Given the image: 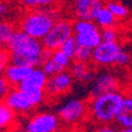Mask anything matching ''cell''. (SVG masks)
I'll use <instances>...</instances> for the list:
<instances>
[{
    "mask_svg": "<svg viewBox=\"0 0 132 132\" xmlns=\"http://www.w3.org/2000/svg\"><path fill=\"white\" fill-rule=\"evenodd\" d=\"M114 123L120 129L132 128V93L124 96L123 104Z\"/></svg>",
    "mask_w": 132,
    "mask_h": 132,
    "instance_id": "obj_15",
    "label": "cell"
},
{
    "mask_svg": "<svg viewBox=\"0 0 132 132\" xmlns=\"http://www.w3.org/2000/svg\"><path fill=\"white\" fill-rule=\"evenodd\" d=\"M93 21L101 29L108 27H115V24H117V19H115V17L106 5H104L97 11Z\"/></svg>",
    "mask_w": 132,
    "mask_h": 132,
    "instance_id": "obj_17",
    "label": "cell"
},
{
    "mask_svg": "<svg viewBox=\"0 0 132 132\" xmlns=\"http://www.w3.org/2000/svg\"><path fill=\"white\" fill-rule=\"evenodd\" d=\"M16 122V112L3 101H0V130L11 129Z\"/></svg>",
    "mask_w": 132,
    "mask_h": 132,
    "instance_id": "obj_18",
    "label": "cell"
},
{
    "mask_svg": "<svg viewBox=\"0 0 132 132\" xmlns=\"http://www.w3.org/2000/svg\"><path fill=\"white\" fill-rule=\"evenodd\" d=\"M106 6L112 13V15L114 16L117 20L125 19L129 16V9L125 4H123L120 1H117V0H110L106 4Z\"/></svg>",
    "mask_w": 132,
    "mask_h": 132,
    "instance_id": "obj_21",
    "label": "cell"
},
{
    "mask_svg": "<svg viewBox=\"0 0 132 132\" xmlns=\"http://www.w3.org/2000/svg\"><path fill=\"white\" fill-rule=\"evenodd\" d=\"M73 78L69 71H62L54 77L48 78L45 87V96L48 98H57L66 94L72 87Z\"/></svg>",
    "mask_w": 132,
    "mask_h": 132,
    "instance_id": "obj_10",
    "label": "cell"
},
{
    "mask_svg": "<svg viewBox=\"0 0 132 132\" xmlns=\"http://www.w3.org/2000/svg\"><path fill=\"white\" fill-rule=\"evenodd\" d=\"M75 40L78 44V46L82 47H87L90 49H94L100 45L103 40H102V34L100 29H96L93 31L85 32V34H80V35H75Z\"/></svg>",
    "mask_w": 132,
    "mask_h": 132,
    "instance_id": "obj_16",
    "label": "cell"
},
{
    "mask_svg": "<svg viewBox=\"0 0 132 132\" xmlns=\"http://www.w3.org/2000/svg\"><path fill=\"white\" fill-rule=\"evenodd\" d=\"M95 132H119V130H117L112 125H104L98 127Z\"/></svg>",
    "mask_w": 132,
    "mask_h": 132,
    "instance_id": "obj_32",
    "label": "cell"
},
{
    "mask_svg": "<svg viewBox=\"0 0 132 132\" xmlns=\"http://www.w3.org/2000/svg\"><path fill=\"white\" fill-rule=\"evenodd\" d=\"M15 25L5 20H0V48L6 47L7 43L15 34Z\"/></svg>",
    "mask_w": 132,
    "mask_h": 132,
    "instance_id": "obj_20",
    "label": "cell"
},
{
    "mask_svg": "<svg viewBox=\"0 0 132 132\" xmlns=\"http://www.w3.org/2000/svg\"><path fill=\"white\" fill-rule=\"evenodd\" d=\"M72 27H73V34L75 35L85 34V32H89V31L100 29V27L95 24V22L93 20H80V19H77L75 22H72Z\"/></svg>",
    "mask_w": 132,
    "mask_h": 132,
    "instance_id": "obj_22",
    "label": "cell"
},
{
    "mask_svg": "<svg viewBox=\"0 0 132 132\" xmlns=\"http://www.w3.org/2000/svg\"><path fill=\"white\" fill-rule=\"evenodd\" d=\"M73 27H72V22L68 20H58L53 28L49 30L48 34L42 39V44L45 49L48 51H58L61 48V46L73 37Z\"/></svg>",
    "mask_w": 132,
    "mask_h": 132,
    "instance_id": "obj_6",
    "label": "cell"
},
{
    "mask_svg": "<svg viewBox=\"0 0 132 132\" xmlns=\"http://www.w3.org/2000/svg\"><path fill=\"white\" fill-rule=\"evenodd\" d=\"M11 64V56L4 48H0V77H4L7 66Z\"/></svg>",
    "mask_w": 132,
    "mask_h": 132,
    "instance_id": "obj_28",
    "label": "cell"
},
{
    "mask_svg": "<svg viewBox=\"0 0 132 132\" xmlns=\"http://www.w3.org/2000/svg\"><path fill=\"white\" fill-rule=\"evenodd\" d=\"M78 48V44L75 40V37H71L70 39H68L67 41H66L60 48V51L62 53H64L66 56H67L68 58H70L71 60L73 59L75 57V54H76V51Z\"/></svg>",
    "mask_w": 132,
    "mask_h": 132,
    "instance_id": "obj_26",
    "label": "cell"
},
{
    "mask_svg": "<svg viewBox=\"0 0 132 132\" xmlns=\"http://www.w3.org/2000/svg\"><path fill=\"white\" fill-rule=\"evenodd\" d=\"M103 6V0H72V13L80 20H93Z\"/></svg>",
    "mask_w": 132,
    "mask_h": 132,
    "instance_id": "obj_12",
    "label": "cell"
},
{
    "mask_svg": "<svg viewBox=\"0 0 132 132\" xmlns=\"http://www.w3.org/2000/svg\"><path fill=\"white\" fill-rule=\"evenodd\" d=\"M92 54H93V49L87 48V47H82L78 46L73 60L78 62H85V63H90L92 60Z\"/></svg>",
    "mask_w": 132,
    "mask_h": 132,
    "instance_id": "obj_24",
    "label": "cell"
},
{
    "mask_svg": "<svg viewBox=\"0 0 132 132\" xmlns=\"http://www.w3.org/2000/svg\"><path fill=\"white\" fill-rule=\"evenodd\" d=\"M123 51L124 49L119 42H102L93 49L91 62L100 67L115 65Z\"/></svg>",
    "mask_w": 132,
    "mask_h": 132,
    "instance_id": "obj_8",
    "label": "cell"
},
{
    "mask_svg": "<svg viewBox=\"0 0 132 132\" xmlns=\"http://www.w3.org/2000/svg\"><path fill=\"white\" fill-rule=\"evenodd\" d=\"M124 96L119 90L90 97L88 102L90 119L100 126L111 125L118 117Z\"/></svg>",
    "mask_w": 132,
    "mask_h": 132,
    "instance_id": "obj_2",
    "label": "cell"
},
{
    "mask_svg": "<svg viewBox=\"0 0 132 132\" xmlns=\"http://www.w3.org/2000/svg\"><path fill=\"white\" fill-rule=\"evenodd\" d=\"M119 132H132V128H128V129H119Z\"/></svg>",
    "mask_w": 132,
    "mask_h": 132,
    "instance_id": "obj_34",
    "label": "cell"
},
{
    "mask_svg": "<svg viewBox=\"0 0 132 132\" xmlns=\"http://www.w3.org/2000/svg\"><path fill=\"white\" fill-rule=\"evenodd\" d=\"M10 11L9 4L5 0H0V17H3L5 16Z\"/></svg>",
    "mask_w": 132,
    "mask_h": 132,
    "instance_id": "obj_31",
    "label": "cell"
},
{
    "mask_svg": "<svg viewBox=\"0 0 132 132\" xmlns=\"http://www.w3.org/2000/svg\"><path fill=\"white\" fill-rule=\"evenodd\" d=\"M11 84L7 82V80L4 77H0V101H3L5 96L11 91Z\"/></svg>",
    "mask_w": 132,
    "mask_h": 132,
    "instance_id": "obj_29",
    "label": "cell"
},
{
    "mask_svg": "<svg viewBox=\"0 0 132 132\" xmlns=\"http://www.w3.org/2000/svg\"><path fill=\"white\" fill-rule=\"evenodd\" d=\"M10 132H27L25 129H13L12 131H10Z\"/></svg>",
    "mask_w": 132,
    "mask_h": 132,
    "instance_id": "obj_33",
    "label": "cell"
},
{
    "mask_svg": "<svg viewBox=\"0 0 132 132\" xmlns=\"http://www.w3.org/2000/svg\"><path fill=\"white\" fill-rule=\"evenodd\" d=\"M69 72L73 80L80 83H90L95 79V72L90 63L75 61L70 65Z\"/></svg>",
    "mask_w": 132,
    "mask_h": 132,
    "instance_id": "obj_13",
    "label": "cell"
},
{
    "mask_svg": "<svg viewBox=\"0 0 132 132\" xmlns=\"http://www.w3.org/2000/svg\"><path fill=\"white\" fill-rule=\"evenodd\" d=\"M52 60H53L55 63H57L59 66H61V67H62L64 70H66L67 68H69L70 65H71V59L68 58L64 53H62L60 49L53 52Z\"/></svg>",
    "mask_w": 132,
    "mask_h": 132,
    "instance_id": "obj_25",
    "label": "cell"
},
{
    "mask_svg": "<svg viewBox=\"0 0 132 132\" xmlns=\"http://www.w3.org/2000/svg\"><path fill=\"white\" fill-rule=\"evenodd\" d=\"M131 61V58H130V55L126 52V51H123L121 53V55L119 56L118 58V61H117V64L115 65H118V66H121V67H125V66L129 65Z\"/></svg>",
    "mask_w": 132,
    "mask_h": 132,
    "instance_id": "obj_30",
    "label": "cell"
},
{
    "mask_svg": "<svg viewBox=\"0 0 132 132\" xmlns=\"http://www.w3.org/2000/svg\"><path fill=\"white\" fill-rule=\"evenodd\" d=\"M57 115L64 126H78L89 115L88 103L80 98H71L58 108Z\"/></svg>",
    "mask_w": 132,
    "mask_h": 132,
    "instance_id": "obj_4",
    "label": "cell"
},
{
    "mask_svg": "<svg viewBox=\"0 0 132 132\" xmlns=\"http://www.w3.org/2000/svg\"><path fill=\"white\" fill-rule=\"evenodd\" d=\"M120 80L112 72L105 71L97 75L93 81V86L90 90V97L107 92L119 91Z\"/></svg>",
    "mask_w": 132,
    "mask_h": 132,
    "instance_id": "obj_11",
    "label": "cell"
},
{
    "mask_svg": "<svg viewBox=\"0 0 132 132\" xmlns=\"http://www.w3.org/2000/svg\"><path fill=\"white\" fill-rule=\"evenodd\" d=\"M61 122L58 115L52 112L32 114L26 121L24 129L27 132H59Z\"/></svg>",
    "mask_w": 132,
    "mask_h": 132,
    "instance_id": "obj_7",
    "label": "cell"
},
{
    "mask_svg": "<svg viewBox=\"0 0 132 132\" xmlns=\"http://www.w3.org/2000/svg\"><path fill=\"white\" fill-rule=\"evenodd\" d=\"M19 2L23 7L29 11L52 10L59 2V0H19Z\"/></svg>",
    "mask_w": 132,
    "mask_h": 132,
    "instance_id": "obj_19",
    "label": "cell"
},
{
    "mask_svg": "<svg viewBox=\"0 0 132 132\" xmlns=\"http://www.w3.org/2000/svg\"><path fill=\"white\" fill-rule=\"evenodd\" d=\"M11 56V63L29 68H37L42 64L41 56L44 46L40 40L34 39L22 30L15 31L6 45Z\"/></svg>",
    "mask_w": 132,
    "mask_h": 132,
    "instance_id": "obj_1",
    "label": "cell"
},
{
    "mask_svg": "<svg viewBox=\"0 0 132 132\" xmlns=\"http://www.w3.org/2000/svg\"><path fill=\"white\" fill-rule=\"evenodd\" d=\"M41 69L45 72V75L48 77V78H51V77H54L62 71H65L61 66H59L57 63H55L52 59L51 60H47L45 62L42 63L41 65Z\"/></svg>",
    "mask_w": 132,
    "mask_h": 132,
    "instance_id": "obj_23",
    "label": "cell"
},
{
    "mask_svg": "<svg viewBox=\"0 0 132 132\" xmlns=\"http://www.w3.org/2000/svg\"><path fill=\"white\" fill-rule=\"evenodd\" d=\"M101 34H102L103 42H118L119 31L115 27H108L101 29Z\"/></svg>",
    "mask_w": 132,
    "mask_h": 132,
    "instance_id": "obj_27",
    "label": "cell"
},
{
    "mask_svg": "<svg viewBox=\"0 0 132 132\" xmlns=\"http://www.w3.org/2000/svg\"><path fill=\"white\" fill-rule=\"evenodd\" d=\"M48 81V77L45 75V72L37 67L31 70V72L27 76V78L18 86L20 90L28 94L30 97H32L36 101L38 105H40L45 96V87Z\"/></svg>",
    "mask_w": 132,
    "mask_h": 132,
    "instance_id": "obj_5",
    "label": "cell"
},
{
    "mask_svg": "<svg viewBox=\"0 0 132 132\" xmlns=\"http://www.w3.org/2000/svg\"><path fill=\"white\" fill-rule=\"evenodd\" d=\"M3 102L17 113L20 114H26L30 112L34 108L38 106L36 101L32 97H30L28 94L20 90L18 87L12 88L9 94L5 96Z\"/></svg>",
    "mask_w": 132,
    "mask_h": 132,
    "instance_id": "obj_9",
    "label": "cell"
},
{
    "mask_svg": "<svg viewBox=\"0 0 132 132\" xmlns=\"http://www.w3.org/2000/svg\"><path fill=\"white\" fill-rule=\"evenodd\" d=\"M57 21V15L53 10H32L22 16L19 26L29 37L42 41Z\"/></svg>",
    "mask_w": 132,
    "mask_h": 132,
    "instance_id": "obj_3",
    "label": "cell"
},
{
    "mask_svg": "<svg viewBox=\"0 0 132 132\" xmlns=\"http://www.w3.org/2000/svg\"><path fill=\"white\" fill-rule=\"evenodd\" d=\"M59 132H73V131H71V130H60Z\"/></svg>",
    "mask_w": 132,
    "mask_h": 132,
    "instance_id": "obj_35",
    "label": "cell"
},
{
    "mask_svg": "<svg viewBox=\"0 0 132 132\" xmlns=\"http://www.w3.org/2000/svg\"><path fill=\"white\" fill-rule=\"evenodd\" d=\"M34 68L24 67L15 64H10L4 72V78L13 87H18L22 82L27 78V76L31 72Z\"/></svg>",
    "mask_w": 132,
    "mask_h": 132,
    "instance_id": "obj_14",
    "label": "cell"
}]
</instances>
